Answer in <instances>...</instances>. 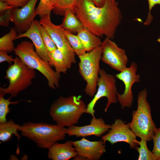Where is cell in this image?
Returning <instances> with one entry per match:
<instances>
[{
	"label": "cell",
	"mask_w": 160,
	"mask_h": 160,
	"mask_svg": "<svg viewBox=\"0 0 160 160\" xmlns=\"http://www.w3.org/2000/svg\"><path fill=\"white\" fill-rule=\"evenodd\" d=\"M148 4L149 11L146 19L144 23L145 25H149L153 20V17L151 14L153 8L156 5H160V0H147Z\"/></svg>",
	"instance_id": "30"
},
{
	"label": "cell",
	"mask_w": 160,
	"mask_h": 160,
	"mask_svg": "<svg viewBox=\"0 0 160 160\" xmlns=\"http://www.w3.org/2000/svg\"><path fill=\"white\" fill-rule=\"evenodd\" d=\"M152 140L153 146L152 152L156 160H160V127L156 128Z\"/></svg>",
	"instance_id": "29"
},
{
	"label": "cell",
	"mask_w": 160,
	"mask_h": 160,
	"mask_svg": "<svg viewBox=\"0 0 160 160\" xmlns=\"http://www.w3.org/2000/svg\"><path fill=\"white\" fill-rule=\"evenodd\" d=\"M87 105L80 96H60L51 104L49 113L57 124L69 127L78 124Z\"/></svg>",
	"instance_id": "2"
},
{
	"label": "cell",
	"mask_w": 160,
	"mask_h": 160,
	"mask_svg": "<svg viewBox=\"0 0 160 160\" xmlns=\"http://www.w3.org/2000/svg\"><path fill=\"white\" fill-rule=\"evenodd\" d=\"M38 0H29L20 8H14L12 11L11 21L19 33L26 32L31 27L37 15L35 8Z\"/></svg>",
	"instance_id": "14"
},
{
	"label": "cell",
	"mask_w": 160,
	"mask_h": 160,
	"mask_svg": "<svg viewBox=\"0 0 160 160\" xmlns=\"http://www.w3.org/2000/svg\"><path fill=\"white\" fill-rule=\"evenodd\" d=\"M101 47V60L103 62L120 72L127 68L128 58L125 50L119 47L112 39L106 37Z\"/></svg>",
	"instance_id": "11"
},
{
	"label": "cell",
	"mask_w": 160,
	"mask_h": 160,
	"mask_svg": "<svg viewBox=\"0 0 160 160\" xmlns=\"http://www.w3.org/2000/svg\"><path fill=\"white\" fill-rule=\"evenodd\" d=\"M64 16L63 22L60 25L64 29L71 33H78L84 28L82 23L76 17L73 11L67 9Z\"/></svg>",
	"instance_id": "19"
},
{
	"label": "cell",
	"mask_w": 160,
	"mask_h": 160,
	"mask_svg": "<svg viewBox=\"0 0 160 160\" xmlns=\"http://www.w3.org/2000/svg\"><path fill=\"white\" fill-rule=\"evenodd\" d=\"M137 64L134 62L130 63V66L115 75L116 77L124 83L125 89L123 94L117 93L118 101L123 109L131 108L133 101V95L132 90L133 84L139 82L140 76L137 74Z\"/></svg>",
	"instance_id": "10"
},
{
	"label": "cell",
	"mask_w": 160,
	"mask_h": 160,
	"mask_svg": "<svg viewBox=\"0 0 160 160\" xmlns=\"http://www.w3.org/2000/svg\"><path fill=\"white\" fill-rule=\"evenodd\" d=\"M5 94L0 92V123L5 122L7 121V115L10 112L9 106L10 104H17L20 100L11 102L12 98L11 96L8 99L4 98Z\"/></svg>",
	"instance_id": "25"
},
{
	"label": "cell",
	"mask_w": 160,
	"mask_h": 160,
	"mask_svg": "<svg viewBox=\"0 0 160 160\" xmlns=\"http://www.w3.org/2000/svg\"><path fill=\"white\" fill-rule=\"evenodd\" d=\"M99 74L97 83V89L93 98L87 105L85 113L91 114L93 118H95L94 107L97 101L100 98L105 97L107 99L104 110L105 113L111 104L118 102L117 96L118 92L116 84V76L108 73L103 69H100Z\"/></svg>",
	"instance_id": "8"
},
{
	"label": "cell",
	"mask_w": 160,
	"mask_h": 160,
	"mask_svg": "<svg viewBox=\"0 0 160 160\" xmlns=\"http://www.w3.org/2000/svg\"><path fill=\"white\" fill-rule=\"evenodd\" d=\"M39 22L47 31L57 48L62 53L71 68L72 64L76 62L75 53L63 33V29L60 25H56L53 23L50 16L41 18Z\"/></svg>",
	"instance_id": "9"
},
{
	"label": "cell",
	"mask_w": 160,
	"mask_h": 160,
	"mask_svg": "<svg viewBox=\"0 0 160 160\" xmlns=\"http://www.w3.org/2000/svg\"><path fill=\"white\" fill-rule=\"evenodd\" d=\"M50 61L48 62L51 66L54 67L55 71L60 73H66L71 68L66 61L63 55L57 48L49 52Z\"/></svg>",
	"instance_id": "21"
},
{
	"label": "cell",
	"mask_w": 160,
	"mask_h": 160,
	"mask_svg": "<svg viewBox=\"0 0 160 160\" xmlns=\"http://www.w3.org/2000/svg\"><path fill=\"white\" fill-rule=\"evenodd\" d=\"M111 127V125L106 124L102 118L92 117L89 125L82 126L74 125L68 127L67 134L69 137L75 136L77 137L91 135L100 137L108 132Z\"/></svg>",
	"instance_id": "15"
},
{
	"label": "cell",
	"mask_w": 160,
	"mask_h": 160,
	"mask_svg": "<svg viewBox=\"0 0 160 160\" xmlns=\"http://www.w3.org/2000/svg\"><path fill=\"white\" fill-rule=\"evenodd\" d=\"M48 150V157L52 160H68L77 155L71 140L63 143H55Z\"/></svg>",
	"instance_id": "17"
},
{
	"label": "cell",
	"mask_w": 160,
	"mask_h": 160,
	"mask_svg": "<svg viewBox=\"0 0 160 160\" xmlns=\"http://www.w3.org/2000/svg\"><path fill=\"white\" fill-rule=\"evenodd\" d=\"M13 62L7 70L5 77L9 80V85L6 88L0 87V92L9 94L12 97H16L31 85L36 75L35 69L28 66L17 56Z\"/></svg>",
	"instance_id": "6"
},
{
	"label": "cell",
	"mask_w": 160,
	"mask_h": 160,
	"mask_svg": "<svg viewBox=\"0 0 160 160\" xmlns=\"http://www.w3.org/2000/svg\"><path fill=\"white\" fill-rule=\"evenodd\" d=\"M72 142L77 154L74 160H99L106 151L105 142L101 140L92 141L83 137Z\"/></svg>",
	"instance_id": "13"
},
{
	"label": "cell",
	"mask_w": 160,
	"mask_h": 160,
	"mask_svg": "<svg viewBox=\"0 0 160 160\" xmlns=\"http://www.w3.org/2000/svg\"><path fill=\"white\" fill-rule=\"evenodd\" d=\"M147 141L144 139H141L140 141H136L139 145L135 149L139 153L138 160H156V158L152 151L148 148Z\"/></svg>",
	"instance_id": "26"
},
{
	"label": "cell",
	"mask_w": 160,
	"mask_h": 160,
	"mask_svg": "<svg viewBox=\"0 0 160 160\" xmlns=\"http://www.w3.org/2000/svg\"><path fill=\"white\" fill-rule=\"evenodd\" d=\"M53 9L52 0H40L39 3L35 10L37 15L40 18L46 16H50Z\"/></svg>",
	"instance_id": "27"
},
{
	"label": "cell",
	"mask_w": 160,
	"mask_h": 160,
	"mask_svg": "<svg viewBox=\"0 0 160 160\" xmlns=\"http://www.w3.org/2000/svg\"><path fill=\"white\" fill-rule=\"evenodd\" d=\"M6 2L9 5L14 8L22 7L26 4L29 0H1Z\"/></svg>",
	"instance_id": "32"
},
{
	"label": "cell",
	"mask_w": 160,
	"mask_h": 160,
	"mask_svg": "<svg viewBox=\"0 0 160 160\" xmlns=\"http://www.w3.org/2000/svg\"><path fill=\"white\" fill-rule=\"evenodd\" d=\"M136 137L130 129L129 123L126 124L122 119H117L111 125L108 132L101 137V140L105 142L108 141L112 145L124 142L128 143L129 147L133 149L138 145L136 142Z\"/></svg>",
	"instance_id": "12"
},
{
	"label": "cell",
	"mask_w": 160,
	"mask_h": 160,
	"mask_svg": "<svg viewBox=\"0 0 160 160\" xmlns=\"http://www.w3.org/2000/svg\"><path fill=\"white\" fill-rule=\"evenodd\" d=\"M8 52L4 51H0V63L7 62L9 65H11L13 62L14 59L12 56H9L7 54Z\"/></svg>",
	"instance_id": "33"
},
{
	"label": "cell",
	"mask_w": 160,
	"mask_h": 160,
	"mask_svg": "<svg viewBox=\"0 0 160 160\" xmlns=\"http://www.w3.org/2000/svg\"><path fill=\"white\" fill-rule=\"evenodd\" d=\"M52 11L55 14L64 16L66 10L71 9L74 12L76 0H52Z\"/></svg>",
	"instance_id": "23"
},
{
	"label": "cell",
	"mask_w": 160,
	"mask_h": 160,
	"mask_svg": "<svg viewBox=\"0 0 160 160\" xmlns=\"http://www.w3.org/2000/svg\"><path fill=\"white\" fill-rule=\"evenodd\" d=\"M12 119L0 123V140L5 143L10 140L13 135L17 137L18 140L20 139V135L18 131L20 127Z\"/></svg>",
	"instance_id": "20"
},
{
	"label": "cell",
	"mask_w": 160,
	"mask_h": 160,
	"mask_svg": "<svg viewBox=\"0 0 160 160\" xmlns=\"http://www.w3.org/2000/svg\"><path fill=\"white\" fill-rule=\"evenodd\" d=\"M102 53L101 46L78 56L79 72L86 83L84 92L91 97H94L97 90Z\"/></svg>",
	"instance_id": "7"
},
{
	"label": "cell",
	"mask_w": 160,
	"mask_h": 160,
	"mask_svg": "<svg viewBox=\"0 0 160 160\" xmlns=\"http://www.w3.org/2000/svg\"><path fill=\"white\" fill-rule=\"evenodd\" d=\"M63 31L75 54L79 56L86 52V51L77 35H75L71 32L64 29Z\"/></svg>",
	"instance_id": "24"
},
{
	"label": "cell",
	"mask_w": 160,
	"mask_h": 160,
	"mask_svg": "<svg viewBox=\"0 0 160 160\" xmlns=\"http://www.w3.org/2000/svg\"><path fill=\"white\" fill-rule=\"evenodd\" d=\"M116 0H105L99 7L92 0H76L74 12L84 27L99 37L113 39L122 15Z\"/></svg>",
	"instance_id": "1"
},
{
	"label": "cell",
	"mask_w": 160,
	"mask_h": 160,
	"mask_svg": "<svg viewBox=\"0 0 160 160\" xmlns=\"http://www.w3.org/2000/svg\"><path fill=\"white\" fill-rule=\"evenodd\" d=\"M67 130L57 124L31 121L23 123L19 129L23 137L33 141L39 148L47 149L57 141L63 140Z\"/></svg>",
	"instance_id": "3"
},
{
	"label": "cell",
	"mask_w": 160,
	"mask_h": 160,
	"mask_svg": "<svg viewBox=\"0 0 160 160\" xmlns=\"http://www.w3.org/2000/svg\"><path fill=\"white\" fill-rule=\"evenodd\" d=\"M77 33V35L86 52H89L101 46L102 42L99 37L87 28L84 27L82 30Z\"/></svg>",
	"instance_id": "18"
},
{
	"label": "cell",
	"mask_w": 160,
	"mask_h": 160,
	"mask_svg": "<svg viewBox=\"0 0 160 160\" xmlns=\"http://www.w3.org/2000/svg\"><path fill=\"white\" fill-rule=\"evenodd\" d=\"M14 7L9 5L6 2L0 0V13L4 12L6 10L10 9H13Z\"/></svg>",
	"instance_id": "34"
},
{
	"label": "cell",
	"mask_w": 160,
	"mask_h": 160,
	"mask_svg": "<svg viewBox=\"0 0 160 160\" xmlns=\"http://www.w3.org/2000/svg\"><path fill=\"white\" fill-rule=\"evenodd\" d=\"M157 41L159 42L160 43V39L159 38L158 40H157Z\"/></svg>",
	"instance_id": "36"
},
{
	"label": "cell",
	"mask_w": 160,
	"mask_h": 160,
	"mask_svg": "<svg viewBox=\"0 0 160 160\" xmlns=\"http://www.w3.org/2000/svg\"><path fill=\"white\" fill-rule=\"evenodd\" d=\"M33 43L24 41L17 44L15 54L29 67L39 71L47 79L49 87L56 89L60 86V73L53 70L48 63L42 59L34 49Z\"/></svg>",
	"instance_id": "5"
},
{
	"label": "cell",
	"mask_w": 160,
	"mask_h": 160,
	"mask_svg": "<svg viewBox=\"0 0 160 160\" xmlns=\"http://www.w3.org/2000/svg\"><path fill=\"white\" fill-rule=\"evenodd\" d=\"M13 9H9L6 10L3 15H1L0 25L4 27H7L9 25V21H11V15Z\"/></svg>",
	"instance_id": "31"
},
{
	"label": "cell",
	"mask_w": 160,
	"mask_h": 160,
	"mask_svg": "<svg viewBox=\"0 0 160 160\" xmlns=\"http://www.w3.org/2000/svg\"><path fill=\"white\" fill-rule=\"evenodd\" d=\"M39 21L35 20L30 28L25 32L19 33L17 39L23 37L29 39L33 43L35 51L39 57L45 62L50 61L49 52L41 35Z\"/></svg>",
	"instance_id": "16"
},
{
	"label": "cell",
	"mask_w": 160,
	"mask_h": 160,
	"mask_svg": "<svg viewBox=\"0 0 160 160\" xmlns=\"http://www.w3.org/2000/svg\"><path fill=\"white\" fill-rule=\"evenodd\" d=\"M14 28H10L9 32L0 38V51L10 53L14 51L15 47L13 41L17 39L18 36Z\"/></svg>",
	"instance_id": "22"
},
{
	"label": "cell",
	"mask_w": 160,
	"mask_h": 160,
	"mask_svg": "<svg viewBox=\"0 0 160 160\" xmlns=\"http://www.w3.org/2000/svg\"><path fill=\"white\" fill-rule=\"evenodd\" d=\"M92 0L96 6L99 7H101L104 5L105 0Z\"/></svg>",
	"instance_id": "35"
},
{
	"label": "cell",
	"mask_w": 160,
	"mask_h": 160,
	"mask_svg": "<svg viewBox=\"0 0 160 160\" xmlns=\"http://www.w3.org/2000/svg\"><path fill=\"white\" fill-rule=\"evenodd\" d=\"M148 92L145 88L138 93L137 108L132 111L129 122L130 129L137 137L147 141L152 140L156 127L152 118L151 106L147 100Z\"/></svg>",
	"instance_id": "4"
},
{
	"label": "cell",
	"mask_w": 160,
	"mask_h": 160,
	"mask_svg": "<svg viewBox=\"0 0 160 160\" xmlns=\"http://www.w3.org/2000/svg\"><path fill=\"white\" fill-rule=\"evenodd\" d=\"M39 28L44 43L48 52H51L57 48L45 28L40 24Z\"/></svg>",
	"instance_id": "28"
}]
</instances>
